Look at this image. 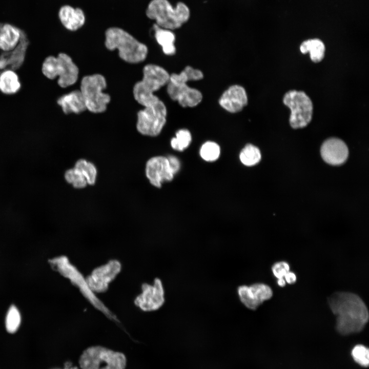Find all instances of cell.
I'll list each match as a JSON object with an SVG mask.
<instances>
[{
	"label": "cell",
	"instance_id": "obj_34",
	"mask_svg": "<svg viewBox=\"0 0 369 369\" xmlns=\"http://www.w3.org/2000/svg\"><path fill=\"white\" fill-rule=\"evenodd\" d=\"M277 283L280 286L283 287L285 285V281L284 278L278 279Z\"/></svg>",
	"mask_w": 369,
	"mask_h": 369
},
{
	"label": "cell",
	"instance_id": "obj_5",
	"mask_svg": "<svg viewBox=\"0 0 369 369\" xmlns=\"http://www.w3.org/2000/svg\"><path fill=\"white\" fill-rule=\"evenodd\" d=\"M146 15L155 20L159 27L172 30L181 27L189 20L190 11L182 2H178L174 7L168 0H152L147 7Z\"/></svg>",
	"mask_w": 369,
	"mask_h": 369
},
{
	"label": "cell",
	"instance_id": "obj_4",
	"mask_svg": "<svg viewBox=\"0 0 369 369\" xmlns=\"http://www.w3.org/2000/svg\"><path fill=\"white\" fill-rule=\"evenodd\" d=\"M105 46L110 50L117 49L120 57L126 62L138 63L144 60L148 48L124 30L111 27L105 33Z\"/></svg>",
	"mask_w": 369,
	"mask_h": 369
},
{
	"label": "cell",
	"instance_id": "obj_32",
	"mask_svg": "<svg viewBox=\"0 0 369 369\" xmlns=\"http://www.w3.org/2000/svg\"><path fill=\"white\" fill-rule=\"evenodd\" d=\"M167 159L168 160L171 170L173 174L174 175L180 169V162L177 157L172 155L168 156Z\"/></svg>",
	"mask_w": 369,
	"mask_h": 369
},
{
	"label": "cell",
	"instance_id": "obj_33",
	"mask_svg": "<svg viewBox=\"0 0 369 369\" xmlns=\"http://www.w3.org/2000/svg\"><path fill=\"white\" fill-rule=\"evenodd\" d=\"M285 281L289 284H293L296 281V275L291 272L289 271L284 276Z\"/></svg>",
	"mask_w": 369,
	"mask_h": 369
},
{
	"label": "cell",
	"instance_id": "obj_25",
	"mask_svg": "<svg viewBox=\"0 0 369 369\" xmlns=\"http://www.w3.org/2000/svg\"><path fill=\"white\" fill-rule=\"evenodd\" d=\"M74 168L81 172L88 184L92 185L95 183L97 170L94 164L85 159H79L75 163Z\"/></svg>",
	"mask_w": 369,
	"mask_h": 369
},
{
	"label": "cell",
	"instance_id": "obj_14",
	"mask_svg": "<svg viewBox=\"0 0 369 369\" xmlns=\"http://www.w3.org/2000/svg\"><path fill=\"white\" fill-rule=\"evenodd\" d=\"M146 175L150 183L160 188L163 182L173 179V174L167 157L155 156L150 158L146 166Z\"/></svg>",
	"mask_w": 369,
	"mask_h": 369
},
{
	"label": "cell",
	"instance_id": "obj_16",
	"mask_svg": "<svg viewBox=\"0 0 369 369\" xmlns=\"http://www.w3.org/2000/svg\"><path fill=\"white\" fill-rule=\"evenodd\" d=\"M248 99L244 88L238 85L230 86L219 99L220 106L228 112L236 113L247 106Z\"/></svg>",
	"mask_w": 369,
	"mask_h": 369
},
{
	"label": "cell",
	"instance_id": "obj_24",
	"mask_svg": "<svg viewBox=\"0 0 369 369\" xmlns=\"http://www.w3.org/2000/svg\"><path fill=\"white\" fill-rule=\"evenodd\" d=\"M239 157L243 165L252 166L259 162L261 159V154L257 147L252 144H248L241 151Z\"/></svg>",
	"mask_w": 369,
	"mask_h": 369
},
{
	"label": "cell",
	"instance_id": "obj_21",
	"mask_svg": "<svg viewBox=\"0 0 369 369\" xmlns=\"http://www.w3.org/2000/svg\"><path fill=\"white\" fill-rule=\"evenodd\" d=\"M22 87L19 77L15 70L5 69L0 72V92L6 95L17 93Z\"/></svg>",
	"mask_w": 369,
	"mask_h": 369
},
{
	"label": "cell",
	"instance_id": "obj_1",
	"mask_svg": "<svg viewBox=\"0 0 369 369\" xmlns=\"http://www.w3.org/2000/svg\"><path fill=\"white\" fill-rule=\"evenodd\" d=\"M328 301L336 316V329L339 333L348 335L362 330L369 315L365 304L359 296L352 293L336 292Z\"/></svg>",
	"mask_w": 369,
	"mask_h": 369
},
{
	"label": "cell",
	"instance_id": "obj_35",
	"mask_svg": "<svg viewBox=\"0 0 369 369\" xmlns=\"http://www.w3.org/2000/svg\"><path fill=\"white\" fill-rule=\"evenodd\" d=\"M74 368L71 367V364L70 362L66 363L65 364V369H74Z\"/></svg>",
	"mask_w": 369,
	"mask_h": 369
},
{
	"label": "cell",
	"instance_id": "obj_20",
	"mask_svg": "<svg viewBox=\"0 0 369 369\" xmlns=\"http://www.w3.org/2000/svg\"><path fill=\"white\" fill-rule=\"evenodd\" d=\"M57 103L66 114H78L87 110L80 90H76L61 96Z\"/></svg>",
	"mask_w": 369,
	"mask_h": 369
},
{
	"label": "cell",
	"instance_id": "obj_6",
	"mask_svg": "<svg viewBox=\"0 0 369 369\" xmlns=\"http://www.w3.org/2000/svg\"><path fill=\"white\" fill-rule=\"evenodd\" d=\"M170 75L162 67L153 64L147 65L143 70V78L133 88L135 99L144 107L152 105L160 99L154 93L167 85Z\"/></svg>",
	"mask_w": 369,
	"mask_h": 369
},
{
	"label": "cell",
	"instance_id": "obj_15",
	"mask_svg": "<svg viewBox=\"0 0 369 369\" xmlns=\"http://www.w3.org/2000/svg\"><path fill=\"white\" fill-rule=\"evenodd\" d=\"M55 75L58 78L57 84L61 88H67L76 83L78 76V69L72 58L65 53L56 56Z\"/></svg>",
	"mask_w": 369,
	"mask_h": 369
},
{
	"label": "cell",
	"instance_id": "obj_7",
	"mask_svg": "<svg viewBox=\"0 0 369 369\" xmlns=\"http://www.w3.org/2000/svg\"><path fill=\"white\" fill-rule=\"evenodd\" d=\"M79 364L81 369H125L126 358L122 353L93 346L83 352Z\"/></svg>",
	"mask_w": 369,
	"mask_h": 369
},
{
	"label": "cell",
	"instance_id": "obj_19",
	"mask_svg": "<svg viewBox=\"0 0 369 369\" xmlns=\"http://www.w3.org/2000/svg\"><path fill=\"white\" fill-rule=\"evenodd\" d=\"M58 17L62 25L70 31H75L81 27L85 22V15L79 8L69 5L62 6L58 11Z\"/></svg>",
	"mask_w": 369,
	"mask_h": 369
},
{
	"label": "cell",
	"instance_id": "obj_2",
	"mask_svg": "<svg viewBox=\"0 0 369 369\" xmlns=\"http://www.w3.org/2000/svg\"><path fill=\"white\" fill-rule=\"evenodd\" d=\"M203 77L201 71L188 66L180 73L170 75L167 84L168 94L182 107H195L201 101L202 95L198 90L190 87L187 83L191 80H200Z\"/></svg>",
	"mask_w": 369,
	"mask_h": 369
},
{
	"label": "cell",
	"instance_id": "obj_11",
	"mask_svg": "<svg viewBox=\"0 0 369 369\" xmlns=\"http://www.w3.org/2000/svg\"><path fill=\"white\" fill-rule=\"evenodd\" d=\"M121 269L119 261L112 259L105 264L95 268L86 278L87 282L93 292L102 293L107 290L109 284L120 272Z\"/></svg>",
	"mask_w": 369,
	"mask_h": 369
},
{
	"label": "cell",
	"instance_id": "obj_13",
	"mask_svg": "<svg viewBox=\"0 0 369 369\" xmlns=\"http://www.w3.org/2000/svg\"><path fill=\"white\" fill-rule=\"evenodd\" d=\"M238 294L241 302L248 309L255 310L264 301L273 295L271 288L263 283H255L250 286L238 288Z\"/></svg>",
	"mask_w": 369,
	"mask_h": 369
},
{
	"label": "cell",
	"instance_id": "obj_27",
	"mask_svg": "<svg viewBox=\"0 0 369 369\" xmlns=\"http://www.w3.org/2000/svg\"><path fill=\"white\" fill-rule=\"evenodd\" d=\"M191 140L190 131L185 129H180L176 132V137L171 139V145L173 149L182 151L189 146Z\"/></svg>",
	"mask_w": 369,
	"mask_h": 369
},
{
	"label": "cell",
	"instance_id": "obj_12",
	"mask_svg": "<svg viewBox=\"0 0 369 369\" xmlns=\"http://www.w3.org/2000/svg\"><path fill=\"white\" fill-rule=\"evenodd\" d=\"M142 292L134 300L135 304L145 312L156 311L165 302V292L161 281L154 279L153 284L143 283Z\"/></svg>",
	"mask_w": 369,
	"mask_h": 369
},
{
	"label": "cell",
	"instance_id": "obj_31",
	"mask_svg": "<svg viewBox=\"0 0 369 369\" xmlns=\"http://www.w3.org/2000/svg\"><path fill=\"white\" fill-rule=\"evenodd\" d=\"M274 276L278 279L283 278L285 275L290 271L289 264L284 261L275 263L272 268Z\"/></svg>",
	"mask_w": 369,
	"mask_h": 369
},
{
	"label": "cell",
	"instance_id": "obj_17",
	"mask_svg": "<svg viewBox=\"0 0 369 369\" xmlns=\"http://www.w3.org/2000/svg\"><path fill=\"white\" fill-rule=\"evenodd\" d=\"M323 159L332 165H340L347 159L348 150L346 144L341 139L331 138L326 139L321 147Z\"/></svg>",
	"mask_w": 369,
	"mask_h": 369
},
{
	"label": "cell",
	"instance_id": "obj_8",
	"mask_svg": "<svg viewBox=\"0 0 369 369\" xmlns=\"http://www.w3.org/2000/svg\"><path fill=\"white\" fill-rule=\"evenodd\" d=\"M107 87L105 77L99 74L88 75L81 81L80 91L87 110L95 113H102L110 101V96L103 92Z\"/></svg>",
	"mask_w": 369,
	"mask_h": 369
},
{
	"label": "cell",
	"instance_id": "obj_29",
	"mask_svg": "<svg viewBox=\"0 0 369 369\" xmlns=\"http://www.w3.org/2000/svg\"><path fill=\"white\" fill-rule=\"evenodd\" d=\"M66 180L77 189L85 187L87 183V180L80 171L75 168L67 170L65 174Z\"/></svg>",
	"mask_w": 369,
	"mask_h": 369
},
{
	"label": "cell",
	"instance_id": "obj_18",
	"mask_svg": "<svg viewBox=\"0 0 369 369\" xmlns=\"http://www.w3.org/2000/svg\"><path fill=\"white\" fill-rule=\"evenodd\" d=\"M26 41L27 36L20 29L9 23H0V51L3 53L14 51Z\"/></svg>",
	"mask_w": 369,
	"mask_h": 369
},
{
	"label": "cell",
	"instance_id": "obj_30",
	"mask_svg": "<svg viewBox=\"0 0 369 369\" xmlns=\"http://www.w3.org/2000/svg\"><path fill=\"white\" fill-rule=\"evenodd\" d=\"M354 360L359 365L366 367L369 364L368 349L363 345L358 344L352 351Z\"/></svg>",
	"mask_w": 369,
	"mask_h": 369
},
{
	"label": "cell",
	"instance_id": "obj_10",
	"mask_svg": "<svg viewBox=\"0 0 369 369\" xmlns=\"http://www.w3.org/2000/svg\"><path fill=\"white\" fill-rule=\"evenodd\" d=\"M167 109L160 100L138 111L136 128L141 134L157 136L166 122Z\"/></svg>",
	"mask_w": 369,
	"mask_h": 369
},
{
	"label": "cell",
	"instance_id": "obj_23",
	"mask_svg": "<svg viewBox=\"0 0 369 369\" xmlns=\"http://www.w3.org/2000/svg\"><path fill=\"white\" fill-rule=\"evenodd\" d=\"M300 50L303 54L309 52L311 60L318 63L324 57L325 46L319 39H311L303 42L300 45Z\"/></svg>",
	"mask_w": 369,
	"mask_h": 369
},
{
	"label": "cell",
	"instance_id": "obj_28",
	"mask_svg": "<svg viewBox=\"0 0 369 369\" xmlns=\"http://www.w3.org/2000/svg\"><path fill=\"white\" fill-rule=\"evenodd\" d=\"M200 154L202 158L206 161H215L219 156L220 147L216 142L210 141H207L201 146Z\"/></svg>",
	"mask_w": 369,
	"mask_h": 369
},
{
	"label": "cell",
	"instance_id": "obj_22",
	"mask_svg": "<svg viewBox=\"0 0 369 369\" xmlns=\"http://www.w3.org/2000/svg\"><path fill=\"white\" fill-rule=\"evenodd\" d=\"M155 37L162 47L163 52L167 55H173L176 53L174 45L175 35L171 30L163 29L157 25H154Z\"/></svg>",
	"mask_w": 369,
	"mask_h": 369
},
{
	"label": "cell",
	"instance_id": "obj_3",
	"mask_svg": "<svg viewBox=\"0 0 369 369\" xmlns=\"http://www.w3.org/2000/svg\"><path fill=\"white\" fill-rule=\"evenodd\" d=\"M51 268L78 288L82 295L96 309L101 312L108 318L118 322L116 316L95 295L90 288L86 279L79 271L73 265L65 256H59L49 260Z\"/></svg>",
	"mask_w": 369,
	"mask_h": 369
},
{
	"label": "cell",
	"instance_id": "obj_9",
	"mask_svg": "<svg viewBox=\"0 0 369 369\" xmlns=\"http://www.w3.org/2000/svg\"><path fill=\"white\" fill-rule=\"evenodd\" d=\"M283 101L291 110L289 121L293 128H304L310 123L312 117L313 104L304 92L289 91L285 94Z\"/></svg>",
	"mask_w": 369,
	"mask_h": 369
},
{
	"label": "cell",
	"instance_id": "obj_26",
	"mask_svg": "<svg viewBox=\"0 0 369 369\" xmlns=\"http://www.w3.org/2000/svg\"><path fill=\"white\" fill-rule=\"evenodd\" d=\"M21 323V316L18 309L12 305L8 309L5 320L6 329L8 333H14L18 329Z\"/></svg>",
	"mask_w": 369,
	"mask_h": 369
}]
</instances>
